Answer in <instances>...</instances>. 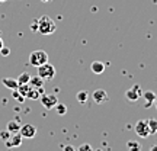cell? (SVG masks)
<instances>
[{
	"label": "cell",
	"instance_id": "9a60e30c",
	"mask_svg": "<svg viewBox=\"0 0 157 151\" xmlns=\"http://www.w3.org/2000/svg\"><path fill=\"white\" fill-rule=\"evenodd\" d=\"M89 99V92H86V90H80L77 95H76V100L80 103V105H84L86 102Z\"/></svg>",
	"mask_w": 157,
	"mask_h": 151
},
{
	"label": "cell",
	"instance_id": "44dd1931",
	"mask_svg": "<svg viewBox=\"0 0 157 151\" xmlns=\"http://www.w3.org/2000/svg\"><path fill=\"white\" fill-rule=\"evenodd\" d=\"M29 78H31V76H29L28 73H22L16 80H17V83L19 84H26L29 81Z\"/></svg>",
	"mask_w": 157,
	"mask_h": 151
},
{
	"label": "cell",
	"instance_id": "7c38bea8",
	"mask_svg": "<svg viewBox=\"0 0 157 151\" xmlns=\"http://www.w3.org/2000/svg\"><path fill=\"white\" fill-rule=\"evenodd\" d=\"M2 83H3V86H6L7 89H10V90H16L17 87H19L17 80H15V78H10V77L2 78Z\"/></svg>",
	"mask_w": 157,
	"mask_h": 151
},
{
	"label": "cell",
	"instance_id": "d6986e66",
	"mask_svg": "<svg viewBox=\"0 0 157 151\" xmlns=\"http://www.w3.org/2000/svg\"><path fill=\"white\" fill-rule=\"evenodd\" d=\"M54 108H56V111L58 115H66V113H67V106H66L64 103H57Z\"/></svg>",
	"mask_w": 157,
	"mask_h": 151
},
{
	"label": "cell",
	"instance_id": "277c9868",
	"mask_svg": "<svg viewBox=\"0 0 157 151\" xmlns=\"http://www.w3.org/2000/svg\"><path fill=\"white\" fill-rule=\"evenodd\" d=\"M135 134L138 135L140 138H147L150 134V128H148V123H147L146 119H140L138 122L135 123Z\"/></svg>",
	"mask_w": 157,
	"mask_h": 151
},
{
	"label": "cell",
	"instance_id": "9c48e42d",
	"mask_svg": "<svg viewBox=\"0 0 157 151\" xmlns=\"http://www.w3.org/2000/svg\"><path fill=\"white\" fill-rule=\"evenodd\" d=\"M22 135L19 134V132H17V134H12L10 135V138H9V140L7 141H5L6 142V147H7V148H12V147H21V144H22Z\"/></svg>",
	"mask_w": 157,
	"mask_h": 151
},
{
	"label": "cell",
	"instance_id": "4fadbf2b",
	"mask_svg": "<svg viewBox=\"0 0 157 151\" xmlns=\"http://www.w3.org/2000/svg\"><path fill=\"white\" fill-rule=\"evenodd\" d=\"M105 68H106V66H105L102 61H93L92 62V66H90L92 73H95V74H102L103 71H105Z\"/></svg>",
	"mask_w": 157,
	"mask_h": 151
},
{
	"label": "cell",
	"instance_id": "484cf974",
	"mask_svg": "<svg viewBox=\"0 0 157 151\" xmlns=\"http://www.w3.org/2000/svg\"><path fill=\"white\" fill-rule=\"evenodd\" d=\"M63 151H77V150H76L73 145H66L64 148H63Z\"/></svg>",
	"mask_w": 157,
	"mask_h": 151
},
{
	"label": "cell",
	"instance_id": "7a4b0ae2",
	"mask_svg": "<svg viewBox=\"0 0 157 151\" xmlns=\"http://www.w3.org/2000/svg\"><path fill=\"white\" fill-rule=\"evenodd\" d=\"M45 62H48V54L44 50H36L32 51L31 55H29V64L34 66V67H39Z\"/></svg>",
	"mask_w": 157,
	"mask_h": 151
},
{
	"label": "cell",
	"instance_id": "8fae6325",
	"mask_svg": "<svg viewBox=\"0 0 157 151\" xmlns=\"http://www.w3.org/2000/svg\"><path fill=\"white\" fill-rule=\"evenodd\" d=\"M44 83H45V81L39 77L38 74H36V76H34V77L31 76V78H29V81H28V84L32 87V89H41V87H44Z\"/></svg>",
	"mask_w": 157,
	"mask_h": 151
},
{
	"label": "cell",
	"instance_id": "2e32d148",
	"mask_svg": "<svg viewBox=\"0 0 157 151\" xmlns=\"http://www.w3.org/2000/svg\"><path fill=\"white\" fill-rule=\"evenodd\" d=\"M25 97H28V99H32V100H36V99H39L41 97V93H39V89H31L28 90V93H26V96Z\"/></svg>",
	"mask_w": 157,
	"mask_h": 151
},
{
	"label": "cell",
	"instance_id": "e0dca14e",
	"mask_svg": "<svg viewBox=\"0 0 157 151\" xmlns=\"http://www.w3.org/2000/svg\"><path fill=\"white\" fill-rule=\"evenodd\" d=\"M127 148H128V151H140L141 144L137 142V141H128L127 142Z\"/></svg>",
	"mask_w": 157,
	"mask_h": 151
},
{
	"label": "cell",
	"instance_id": "d4e9b609",
	"mask_svg": "<svg viewBox=\"0 0 157 151\" xmlns=\"http://www.w3.org/2000/svg\"><path fill=\"white\" fill-rule=\"evenodd\" d=\"M0 54H2V55H9V54H10V50H9L7 47H5V45H3V48L0 50Z\"/></svg>",
	"mask_w": 157,
	"mask_h": 151
},
{
	"label": "cell",
	"instance_id": "5b68a950",
	"mask_svg": "<svg viewBox=\"0 0 157 151\" xmlns=\"http://www.w3.org/2000/svg\"><path fill=\"white\" fill-rule=\"evenodd\" d=\"M39 99H41V103L44 105L45 109H54V106L58 103L57 96L56 95H51V93H42Z\"/></svg>",
	"mask_w": 157,
	"mask_h": 151
},
{
	"label": "cell",
	"instance_id": "8992f818",
	"mask_svg": "<svg viewBox=\"0 0 157 151\" xmlns=\"http://www.w3.org/2000/svg\"><path fill=\"white\" fill-rule=\"evenodd\" d=\"M141 95H143V90H141V87L138 84H134L131 89H128L125 92V97L129 102H137L141 97Z\"/></svg>",
	"mask_w": 157,
	"mask_h": 151
},
{
	"label": "cell",
	"instance_id": "52a82bcc",
	"mask_svg": "<svg viewBox=\"0 0 157 151\" xmlns=\"http://www.w3.org/2000/svg\"><path fill=\"white\" fill-rule=\"evenodd\" d=\"M19 134L22 135V138H34L35 135H36V128H35L34 125H31V123H26V125H21V129H19Z\"/></svg>",
	"mask_w": 157,
	"mask_h": 151
},
{
	"label": "cell",
	"instance_id": "f1b7e54d",
	"mask_svg": "<svg viewBox=\"0 0 157 151\" xmlns=\"http://www.w3.org/2000/svg\"><path fill=\"white\" fill-rule=\"evenodd\" d=\"M41 2H44V3H48V2H52V0H41Z\"/></svg>",
	"mask_w": 157,
	"mask_h": 151
},
{
	"label": "cell",
	"instance_id": "6da1fadb",
	"mask_svg": "<svg viewBox=\"0 0 157 151\" xmlns=\"http://www.w3.org/2000/svg\"><path fill=\"white\" fill-rule=\"evenodd\" d=\"M57 31V23L51 19L50 16H41L38 19V31L41 35H52Z\"/></svg>",
	"mask_w": 157,
	"mask_h": 151
},
{
	"label": "cell",
	"instance_id": "ffe728a7",
	"mask_svg": "<svg viewBox=\"0 0 157 151\" xmlns=\"http://www.w3.org/2000/svg\"><path fill=\"white\" fill-rule=\"evenodd\" d=\"M31 89V86H29L28 83L26 84H19V87H17V92H19V93H21V95L23 96V97H25V96H26V93H28V90Z\"/></svg>",
	"mask_w": 157,
	"mask_h": 151
},
{
	"label": "cell",
	"instance_id": "1f68e13d",
	"mask_svg": "<svg viewBox=\"0 0 157 151\" xmlns=\"http://www.w3.org/2000/svg\"><path fill=\"white\" fill-rule=\"evenodd\" d=\"M2 2H6V0H0V3H2Z\"/></svg>",
	"mask_w": 157,
	"mask_h": 151
},
{
	"label": "cell",
	"instance_id": "d6a6232c",
	"mask_svg": "<svg viewBox=\"0 0 157 151\" xmlns=\"http://www.w3.org/2000/svg\"><path fill=\"white\" fill-rule=\"evenodd\" d=\"M98 151H101V150H98Z\"/></svg>",
	"mask_w": 157,
	"mask_h": 151
},
{
	"label": "cell",
	"instance_id": "4316f807",
	"mask_svg": "<svg viewBox=\"0 0 157 151\" xmlns=\"http://www.w3.org/2000/svg\"><path fill=\"white\" fill-rule=\"evenodd\" d=\"M3 45H5V44H3V39H2V36H0V50L3 48Z\"/></svg>",
	"mask_w": 157,
	"mask_h": 151
},
{
	"label": "cell",
	"instance_id": "ba28073f",
	"mask_svg": "<svg viewBox=\"0 0 157 151\" xmlns=\"http://www.w3.org/2000/svg\"><path fill=\"white\" fill-rule=\"evenodd\" d=\"M92 97H93V100H95L96 103H99V105H102V103H106V102L109 100L108 93L103 89L95 90V92H93V95H92Z\"/></svg>",
	"mask_w": 157,
	"mask_h": 151
},
{
	"label": "cell",
	"instance_id": "4dcf8cb0",
	"mask_svg": "<svg viewBox=\"0 0 157 151\" xmlns=\"http://www.w3.org/2000/svg\"><path fill=\"white\" fill-rule=\"evenodd\" d=\"M153 2H154V3H156V5H157V0H153Z\"/></svg>",
	"mask_w": 157,
	"mask_h": 151
},
{
	"label": "cell",
	"instance_id": "603a6c76",
	"mask_svg": "<svg viewBox=\"0 0 157 151\" xmlns=\"http://www.w3.org/2000/svg\"><path fill=\"white\" fill-rule=\"evenodd\" d=\"M77 151H95V150L92 148L90 144H82V145L77 148Z\"/></svg>",
	"mask_w": 157,
	"mask_h": 151
},
{
	"label": "cell",
	"instance_id": "ac0fdd59",
	"mask_svg": "<svg viewBox=\"0 0 157 151\" xmlns=\"http://www.w3.org/2000/svg\"><path fill=\"white\" fill-rule=\"evenodd\" d=\"M148 128H150V134H156L157 132V119H147Z\"/></svg>",
	"mask_w": 157,
	"mask_h": 151
},
{
	"label": "cell",
	"instance_id": "7402d4cb",
	"mask_svg": "<svg viewBox=\"0 0 157 151\" xmlns=\"http://www.w3.org/2000/svg\"><path fill=\"white\" fill-rule=\"evenodd\" d=\"M10 132L7 131V129H5V131H0V140L2 141H7L9 138H10Z\"/></svg>",
	"mask_w": 157,
	"mask_h": 151
},
{
	"label": "cell",
	"instance_id": "3957f363",
	"mask_svg": "<svg viewBox=\"0 0 157 151\" xmlns=\"http://www.w3.org/2000/svg\"><path fill=\"white\" fill-rule=\"evenodd\" d=\"M36 68H38V76L42 80H51L56 76V67L50 62H45V64H42V66H39Z\"/></svg>",
	"mask_w": 157,
	"mask_h": 151
},
{
	"label": "cell",
	"instance_id": "cb8c5ba5",
	"mask_svg": "<svg viewBox=\"0 0 157 151\" xmlns=\"http://www.w3.org/2000/svg\"><path fill=\"white\" fill-rule=\"evenodd\" d=\"M12 92H13V93H12V95H13V97H16L19 102H23V100H25V97H23V96L21 95L17 90H12Z\"/></svg>",
	"mask_w": 157,
	"mask_h": 151
},
{
	"label": "cell",
	"instance_id": "5bb4252c",
	"mask_svg": "<svg viewBox=\"0 0 157 151\" xmlns=\"http://www.w3.org/2000/svg\"><path fill=\"white\" fill-rule=\"evenodd\" d=\"M6 129H7L10 134H17L19 129H21V123L17 122V121H9L7 125H6Z\"/></svg>",
	"mask_w": 157,
	"mask_h": 151
},
{
	"label": "cell",
	"instance_id": "30bf717a",
	"mask_svg": "<svg viewBox=\"0 0 157 151\" xmlns=\"http://www.w3.org/2000/svg\"><path fill=\"white\" fill-rule=\"evenodd\" d=\"M143 99H144V106L146 108H150L156 102V93L154 92H151V90H147V92H143Z\"/></svg>",
	"mask_w": 157,
	"mask_h": 151
},
{
	"label": "cell",
	"instance_id": "f546056e",
	"mask_svg": "<svg viewBox=\"0 0 157 151\" xmlns=\"http://www.w3.org/2000/svg\"><path fill=\"white\" fill-rule=\"evenodd\" d=\"M154 103H156V108H157V99H156V102H154Z\"/></svg>",
	"mask_w": 157,
	"mask_h": 151
},
{
	"label": "cell",
	"instance_id": "83f0119b",
	"mask_svg": "<svg viewBox=\"0 0 157 151\" xmlns=\"http://www.w3.org/2000/svg\"><path fill=\"white\" fill-rule=\"evenodd\" d=\"M150 151H157V145H153L151 148H150Z\"/></svg>",
	"mask_w": 157,
	"mask_h": 151
}]
</instances>
